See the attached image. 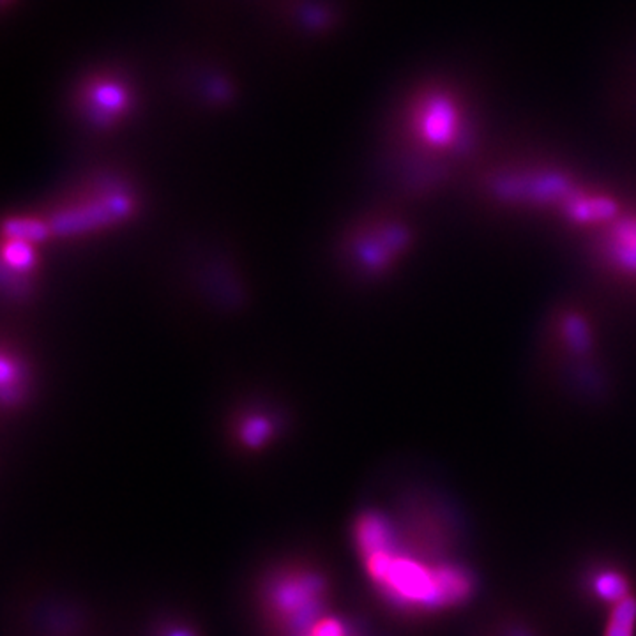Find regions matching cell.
Instances as JSON below:
<instances>
[{
  "label": "cell",
  "instance_id": "cell-1",
  "mask_svg": "<svg viewBox=\"0 0 636 636\" xmlns=\"http://www.w3.org/2000/svg\"><path fill=\"white\" fill-rule=\"evenodd\" d=\"M363 559L368 577L400 605L423 610L446 608L442 587L446 562L430 566L417 559L400 555L393 545Z\"/></svg>",
  "mask_w": 636,
  "mask_h": 636
},
{
  "label": "cell",
  "instance_id": "cell-2",
  "mask_svg": "<svg viewBox=\"0 0 636 636\" xmlns=\"http://www.w3.org/2000/svg\"><path fill=\"white\" fill-rule=\"evenodd\" d=\"M355 543L363 557L393 545V536L382 517L375 513L363 515L355 523Z\"/></svg>",
  "mask_w": 636,
  "mask_h": 636
},
{
  "label": "cell",
  "instance_id": "cell-3",
  "mask_svg": "<svg viewBox=\"0 0 636 636\" xmlns=\"http://www.w3.org/2000/svg\"><path fill=\"white\" fill-rule=\"evenodd\" d=\"M88 103L94 112L92 116L97 117L101 122H107L126 110V92L117 84L101 82L90 90Z\"/></svg>",
  "mask_w": 636,
  "mask_h": 636
},
{
  "label": "cell",
  "instance_id": "cell-4",
  "mask_svg": "<svg viewBox=\"0 0 636 636\" xmlns=\"http://www.w3.org/2000/svg\"><path fill=\"white\" fill-rule=\"evenodd\" d=\"M610 255L622 269L636 272V221H624L613 231Z\"/></svg>",
  "mask_w": 636,
  "mask_h": 636
},
{
  "label": "cell",
  "instance_id": "cell-5",
  "mask_svg": "<svg viewBox=\"0 0 636 636\" xmlns=\"http://www.w3.org/2000/svg\"><path fill=\"white\" fill-rule=\"evenodd\" d=\"M636 600L628 596L626 600L611 605L608 615L605 636H635Z\"/></svg>",
  "mask_w": 636,
  "mask_h": 636
},
{
  "label": "cell",
  "instance_id": "cell-6",
  "mask_svg": "<svg viewBox=\"0 0 636 636\" xmlns=\"http://www.w3.org/2000/svg\"><path fill=\"white\" fill-rule=\"evenodd\" d=\"M594 592L600 600L607 601L610 605H615L622 600H626L630 594V585L621 573L615 571H603L594 579Z\"/></svg>",
  "mask_w": 636,
  "mask_h": 636
},
{
  "label": "cell",
  "instance_id": "cell-7",
  "mask_svg": "<svg viewBox=\"0 0 636 636\" xmlns=\"http://www.w3.org/2000/svg\"><path fill=\"white\" fill-rule=\"evenodd\" d=\"M46 231H48L46 225L32 220H13L11 223H7V231L11 233V239L24 241V242L43 241L46 237Z\"/></svg>",
  "mask_w": 636,
  "mask_h": 636
},
{
  "label": "cell",
  "instance_id": "cell-8",
  "mask_svg": "<svg viewBox=\"0 0 636 636\" xmlns=\"http://www.w3.org/2000/svg\"><path fill=\"white\" fill-rule=\"evenodd\" d=\"M4 257L15 271H27L32 267V250L29 242L11 239L4 248Z\"/></svg>",
  "mask_w": 636,
  "mask_h": 636
},
{
  "label": "cell",
  "instance_id": "cell-9",
  "mask_svg": "<svg viewBox=\"0 0 636 636\" xmlns=\"http://www.w3.org/2000/svg\"><path fill=\"white\" fill-rule=\"evenodd\" d=\"M267 435V423L262 421V419H251L246 423V428H244V440L251 446H257L261 440H263V436Z\"/></svg>",
  "mask_w": 636,
  "mask_h": 636
},
{
  "label": "cell",
  "instance_id": "cell-10",
  "mask_svg": "<svg viewBox=\"0 0 636 636\" xmlns=\"http://www.w3.org/2000/svg\"><path fill=\"white\" fill-rule=\"evenodd\" d=\"M312 635L313 636H345V630L344 626L334 621V619H325V621H320L313 630H312Z\"/></svg>",
  "mask_w": 636,
  "mask_h": 636
}]
</instances>
